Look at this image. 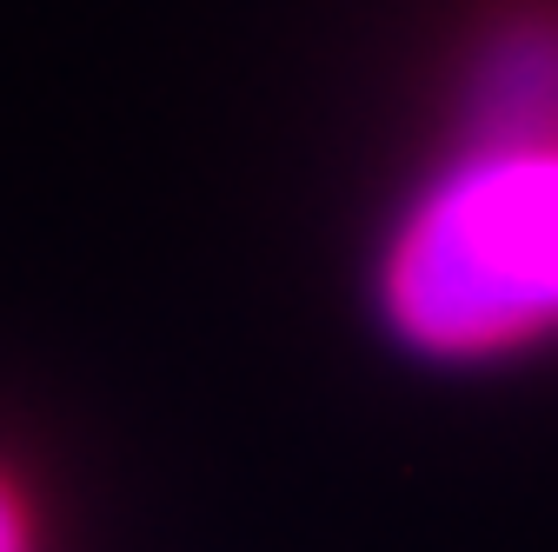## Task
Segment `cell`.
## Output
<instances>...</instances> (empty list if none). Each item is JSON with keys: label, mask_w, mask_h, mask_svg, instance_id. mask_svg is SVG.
Listing matches in <instances>:
<instances>
[{"label": "cell", "mask_w": 558, "mask_h": 552, "mask_svg": "<svg viewBox=\"0 0 558 552\" xmlns=\"http://www.w3.org/2000/svg\"><path fill=\"white\" fill-rule=\"evenodd\" d=\"M379 320L405 353L493 367L558 339V141L465 133L379 247Z\"/></svg>", "instance_id": "obj_1"}, {"label": "cell", "mask_w": 558, "mask_h": 552, "mask_svg": "<svg viewBox=\"0 0 558 552\" xmlns=\"http://www.w3.org/2000/svg\"><path fill=\"white\" fill-rule=\"evenodd\" d=\"M465 127L493 141H558V14L499 21L472 47Z\"/></svg>", "instance_id": "obj_2"}, {"label": "cell", "mask_w": 558, "mask_h": 552, "mask_svg": "<svg viewBox=\"0 0 558 552\" xmlns=\"http://www.w3.org/2000/svg\"><path fill=\"white\" fill-rule=\"evenodd\" d=\"M0 552H40V526H34V506L27 493L0 472Z\"/></svg>", "instance_id": "obj_3"}]
</instances>
